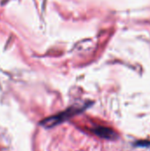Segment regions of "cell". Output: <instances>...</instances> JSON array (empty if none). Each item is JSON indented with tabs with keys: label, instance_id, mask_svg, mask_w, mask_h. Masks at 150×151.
Here are the masks:
<instances>
[{
	"label": "cell",
	"instance_id": "1",
	"mask_svg": "<svg viewBox=\"0 0 150 151\" xmlns=\"http://www.w3.org/2000/svg\"><path fill=\"white\" fill-rule=\"evenodd\" d=\"M84 109H85V107H81V108H80V107H77V108H74V107L69 108V109H67L66 111H65L59 113L58 115L54 116L53 118L49 119L48 120H46L44 125H47V126H49V127H52V126H54V125H57V123L63 122V121H65V120L70 119V118L72 117L73 115H75V114H77V113H80V112L81 111H83Z\"/></svg>",
	"mask_w": 150,
	"mask_h": 151
},
{
	"label": "cell",
	"instance_id": "2",
	"mask_svg": "<svg viewBox=\"0 0 150 151\" xmlns=\"http://www.w3.org/2000/svg\"><path fill=\"white\" fill-rule=\"evenodd\" d=\"M93 132L99 137L104 138V139H115L116 138V134L113 130H111L109 127H97L95 129H93Z\"/></svg>",
	"mask_w": 150,
	"mask_h": 151
}]
</instances>
